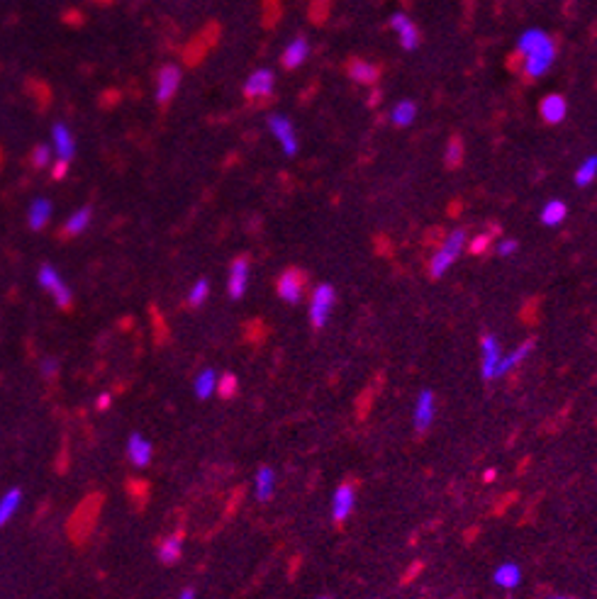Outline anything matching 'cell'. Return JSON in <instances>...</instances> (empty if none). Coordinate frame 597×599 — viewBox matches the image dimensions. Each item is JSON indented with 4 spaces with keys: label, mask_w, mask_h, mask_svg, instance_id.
<instances>
[{
    "label": "cell",
    "mask_w": 597,
    "mask_h": 599,
    "mask_svg": "<svg viewBox=\"0 0 597 599\" xmlns=\"http://www.w3.org/2000/svg\"><path fill=\"white\" fill-rule=\"evenodd\" d=\"M20 502H22V490H17V487H12V490H8L3 495V500H0V526H6L12 519V514L20 509Z\"/></svg>",
    "instance_id": "26"
},
{
    "label": "cell",
    "mask_w": 597,
    "mask_h": 599,
    "mask_svg": "<svg viewBox=\"0 0 597 599\" xmlns=\"http://www.w3.org/2000/svg\"><path fill=\"white\" fill-rule=\"evenodd\" d=\"M498 475V471H495V468H490V471H485V475H483V480L485 482H493V478Z\"/></svg>",
    "instance_id": "41"
},
{
    "label": "cell",
    "mask_w": 597,
    "mask_h": 599,
    "mask_svg": "<svg viewBox=\"0 0 597 599\" xmlns=\"http://www.w3.org/2000/svg\"><path fill=\"white\" fill-rule=\"evenodd\" d=\"M539 217H541V222L546 224V227H558V224L568 217L566 203H561V200H548L541 208V214H539Z\"/></svg>",
    "instance_id": "25"
},
{
    "label": "cell",
    "mask_w": 597,
    "mask_h": 599,
    "mask_svg": "<svg viewBox=\"0 0 597 599\" xmlns=\"http://www.w3.org/2000/svg\"><path fill=\"white\" fill-rule=\"evenodd\" d=\"M254 490H256V500L269 502L276 492V473L274 468L264 466L256 471V480H254Z\"/></svg>",
    "instance_id": "21"
},
{
    "label": "cell",
    "mask_w": 597,
    "mask_h": 599,
    "mask_svg": "<svg viewBox=\"0 0 597 599\" xmlns=\"http://www.w3.org/2000/svg\"><path fill=\"white\" fill-rule=\"evenodd\" d=\"M66 166H69V164H64V161H59V164H56L54 178H64V176H66Z\"/></svg>",
    "instance_id": "38"
},
{
    "label": "cell",
    "mask_w": 597,
    "mask_h": 599,
    "mask_svg": "<svg viewBox=\"0 0 597 599\" xmlns=\"http://www.w3.org/2000/svg\"><path fill=\"white\" fill-rule=\"evenodd\" d=\"M274 85H276V76L271 69H259L246 78L244 83V95L249 100H256V98H271L274 93Z\"/></svg>",
    "instance_id": "12"
},
{
    "label": "cell",
    "mask_w": 597,
    "mask_h": 599,
    "mask_svg": "<svg viewBox=\"0 0 597 599\" xmlns=\"http://www.w3.org/2000/svg\"><path fill=\"white\" fill-rule=\"evenodd\" d=\"M56 373H59V363H56L54 358H44V363H42V376L54 378Z\"/></svg>",
    "instance_id": "37"
},
{
    "label": "cell",
    "mask_w": 597,
    "mask_h": 599,
    "mask_svg": "<svg viewBox=\"0 0 597 599\" xmlns=\"http://www.w3.org/2000/svg\"><path fill=\"white\" fill-rule=\"evenodd\" d=\"M40 285L44 287L47 292H51V297L56 300V305L59 307H69L71 300H74V295H71L69 285L64 282V278L59 276V271H56L54 266H49V263H44V266L40 268Z\"/></svg>",
    "instance_id": "6"
},
{
    "label": "cell",
    "mask_w": 597,
    "mask_h": 599,
    "mask_svg": "<svg viewBox=\"0 0 597 599\" xmlns=\"http://www.w3.org/2000/svg\"><path fill=\"white\" fill-rule=\"evenodd\" d=\"M503 361V348L495 334H483L480 337V378L485 382L498 378V368Z\"/></svg>",
    "instance_id": "3"
},
{
    "label": "cell",
    "mask_w": 597,
    "mask_h": 599,
    "mask_svg": "<svg viewBox=\"0 0 597 599\" xmlns=\"http://www.w3.org/2000/svg\"><path fill=\"white\" fill-rule=\"evenodd\" d=\"M246 285H249V258L239 256V258H234L232 266H229V280H227L229 297H232V300L244 297Z\"/></svg>",
    "instance_id": "11"
},
{
    "label": "cell",
    "mask_w": 597,
    "mask_h": 599,
    "mask_svg": "<svg viewBox=\"0 0 597 599\" xmlns=\"http://www.w3.org/2000/svg\"><path fill=\"white\" fill-rule=\"evenodd\" d=\"M334 305H337V290H334V285L322 282V285L314 287L312 297H310V310H308L310 324H312L314 329H322L324 324L329 322V317H332Z\"/></svg>",
    "instance_id": "2"
},
{
    "label": "cell",
    "mask_w": 597,
    "mask_h": 599,
    "mask_svg": "<svg viewBox=\"0 0 597 599\" xmlns=\"http://www.w3.org/2000/svg\"><path fill=\"white\" fill-rule=\"evenodd\" d=\"M414 117H417V105H414L412 100H403V103H398L393 108V115H390V119H393L395 127H407V124H412Z\"/></svg>",
    "instance_id": "29"
},
{
    "label": "cell",
    "mask_w": 597,
    "mask_h": 599,
    "mask_svg": "<svg viewBox=\"0 0 597 599\" xmlns=\"http://www.w3.org/2000/svg\"><path fill=\"white\" fill-rule=\"evenodd\" d=\"M178 599H195V589H193V587H185L183 592H180Z\"/></svg>",
    "instance_id": "40"
},
{
    "label": "cell",
    "mask_w": 597,
    "mask_h": 599,
    "mask_svg": "<svg viewBox=\"0 0 597 599\" xmlns=\"http://www.w3.org/2000/svg\"><path fill=\"white\" fill-rule=\"evenodd\" d=\"M51 203L47 198H37L35 203L30 205V210H27V222H30V227L35 229V232H40V229H44V224L49 222L51 217Z\"/></svg>",
    "instance_id": "22"
},
{
    "label": "cell",
    "mask_w": 597,
    "mask_h": 599,
    "mask_svg": "<svg viewBox=\"0 0 597 599\" xmlns=\"http://www.w3.org/2000/svg\"><path fill=\"white\" fill-rule=\"evenodd\" d=\"M127 456H130V461L137 468H144L149 466L151 456H154V448H151V444L142 434H132L130 444H127Z\"/></svg>",
    "instance_id": "18"
},
{
    "label": "cell",
    "mask_w": 597,
    "mask_h": 599,
    "mask_svg": "<svg viewBox=\"0 0 597 599\" xmlns=\"http://www.w3.org/2000/svg\"><path fill=\"white\" fill-rule=\"evenodd\" d=\"M517 246L519 244L514 242V239H505V242L498 244V256H510V253L517 251Z\"/></svg>",
    "instance_id": "36"
},
{
    "label": "cell",
    "mask_w": 597,
    "mask_h": 599,
    "mask_svg": "<svg viewBox=\"0 0 597 599\" xmlns=\"http://www.w3.org/2000/svg\"><path fill=\"white\" fill-rule=\"evenodd\" d=\"M208 295H210V282L205 280V278H200V280L195 282L193 287H190V292H188V305H193V307H200V305H203L205 300H208Z\"/></svg>",
    "instance_id": "32"
},
{
    "label": "cell",
    "mask_w": 597,
    "mask_h": 599,
    "mask_svg": "<svg viewBox=\"0 0 597 599\" xmlns=\"http://www.w3.org/2000/svg\"><path fill=\"white\" fill-rule=\"evenodd\" d=\"M308 54H310V44H308V40H305V37H295V40L290 42L288 47H285L283 56H280V64H283V69L293 71V69H298V66H303V64H305V59H308Z\"/></svg>",
    "instance_id": "17"
},
{
    "label": "cell",
    "mask_w": 597,
    "mask_h": 599,
    "mask_svg": "<svg viewBox=\"0 0 597 599\" xmlns=\"http://www.w3.org/2000/svg\"><path fill=\"white\" fill-rule=\"evenodd\" d=\"M566 112H568V103L563 95H546V98L539 103V115L544 117V122L548 124H558L566 119Z\"/></svg>",
    "instance_id": "15"
},
{
    "label": "cell",
    "mask_w": 597,
    "mask_h": 599,
    "mask_svg": "<svg viewBox=\"0 0 597 599\" xmlns=\"http://www.w3.org/2000/svg\"><path fill=\"white\" fill-rule=\"evenodd\" d=\"M98 407H100V410H108V407H110V395H108V392L98 397Z\"/></svg>",
    "instance_id": "39"
},
{
    "label": "cell",
    "mask_w": 597,
    "mask_h": 599,
    "mask_svg": "<svg viewBox=\"0 0 597 599\" xmlns=\"http://www.w3.org/2000/svg\"><path fill=\"white\" fill-rule=\"evenodd\" d=\"M488 246H490V237H488V234H478V237L471 242V246H468V251H471V253H483Z\"/></svg>",
    "instance_id": "35"
},
{
    "label": "cell",
    "mask_w": 597,
    "mask_h": 599,
    "mask_svg": "<svg viewBox=\"0 0 597 599\" xmlns=\"http://www.w3.org/2000/svg\"><path fill=\"white\" fill-rule=\"evenodd\" d=\"M180 85V69L176 64H166L156 74V103L169 105L171 98L178 93Z\"/></svg>",
    "instance_id": "7"
},
{
    "label": "cell",
    "mask_w": 597,
    "mask_h": 599,
    "mask_svg": "<svg viewBox=\"0 0 597 599\" xmlns=\"http://www.w3.org/2000/svg\"><path fill=\"white\" fill-rule=\"evenodd\" d=\"M305 285H308V276L300 268H288L278 276L276 290H278L280 300H285L288 305H298L303 300Z\"/></svg>",
    "instance_id": "4"
},
{
    "label": "cell",
    "mask_w": 597,
    "mask_h": 599,
    "mask_svg": "<svg viewBox=\"0 0 597 599\" xmlns=\"http://www.w3.org/2000/svg\"><path fill=\"white\" fill-rule=\"evenodd\" d=\"M493 582L498 584V587H503V589L519 587V582H522V568H519L517 563H512V560H507V563H503V565H498V568H495Z\"/></svg>",
    "instance_id": "20"
},
{
    "label": "cell",
    "mask_w": 597,
    "mask_h": 599,
    "mask_svg": "<svg viewBox=\"0 0 597 599\" xmlns=\"http://www.w3.org/2000/svg\"><path fill=\"white\" fill-rule=\"evenodd\" d=\"M51 137H54V146H56V156H59V161L71 164V159L76 156V142H74L71 129L66 127L64 122H56L54 127H51Z\"/></svg>",
    "instance_id": "14"
},
{
    "label": "cell",
    "mask_w": 597,
    "mask_h": 599,
    "mask_svg": "<svg viewBox=\"0 0 597 599\" xmlns=\"http://www.w3.org/2000/svg\"><path fill=\"white\" fill-rule=\"evenodd\" d=\"M434 414H437V397H434L432 390H422L417 395V402H414V414H412L414 429L419 434H424L432 426Z\"/></svg>",
    "instance_id": "10"
},
{
    "label": "cell",
    "mask_w": 597,
    "mask_h": 599,
    "mask_svg": "<svg viewBox=\"0 0 597 599\" xmlns=\"http://www.w3.org/2000/svg\"><path fill=\"white\" fill-rule=\"evenodd\" d=\"M595 178H597V156H587L580 169L575 171V185L578 188H587Z\"/></svg>",
    "instance_id": "31"
},
{
    "label": "cell",
    "mask_w": 597,
    "mask_h": 599,
    "mask_svg": "<svg viewBox=\"0 0 597 599\" xmlns=\"http://www.w3.org/2000/svg\"><path fill=\"white\" fill-rule=\"evenodd\" d=\"M353 507H356V487L351 482H342L332 497V519L337 524H344L351 516Z\"/></svg>",
    "instance_id": "8"
},
{
    "label": "cell",
    "mask_w": 597,
    "mask_h": 599,
    "mask_svg": "<svg viewBox=\"0 0 597 599\" xmlns=\"http://www.w3.org/2000/svg\"><path fill=\"white\" fill-rule=\"evenodd\" d=\"M217 380L219 376L212 371V368H203V371L195 376V395L200 397V400H208V397H212V392H217Z\"/></svg>",
    "instance_id": "23"
},
{
    "label": "cell",
    "mask_w": 597,
    "mask_h": 599,
    "mask_svg": "<svg viewBox=\"0 0 597 599\" xmlns=\"http://www.w3.org/2000/svg\"><path fill=\"white\" fill-rule=\"evenodd\" d=\"M534 339H527L524 344H519L517 348H514L512 353H507V356H503V361H500V368H498V378H505L510 371H514V368L519 366L522 361H527L529 356H532L534 351Z\"/></svg>",
    "instance_id": "19"
},
{
    "label": "cell",
    "mask_w": 597,
    "mask_h": 599,
    "mask_svg": "<svg viewBox=\"0 0 597 599\" xmlns=\"http://www.w3.org/2000/svg\"><path fill=\"white\" fill-rule=\"evenodd\" d=\"M444 164H446V169H451V171L463 164V139L458 137V134H453V137L448 139L446 151H444Z\"/></svg>",
    "instance_id": "30"
},
{
    "label": "cell",
    "mask_w": 597,
    "mask_h": 599,
    "mask_svg": "<svg viewBox=\"0 0 597 599\" xmlns=\"http://www.w3.org/2000/svg\"><path fill=\"white\" fill-rule=\"evenodd\" d=\"M217 392L219 397H224V400H232L234 395H237V378L234 376H224L217 380Z\"/></svg>",
    "instance_id": "33"
},
{
    "label": "cell",
    "mask_w": 597,
    "mask_h": 599,
    "mask_svg": "<svg viewBox=\"0 0 597 599\" xmlns=\"http://www.w3.org/2000/svg\"><path fill=\"white\" fill-rule=\"evenodd\" d=\"M180 550H183V539H180L178 534L169 536V539H164V541L159 543V558H161V563H166V565L176 563V560L180 558Z\"/></svg>",
    "instance_id": "27"
},
{
    "label": "cell",
    "mask_w": 597,
    "mask_h": 599,
    "mask_svg": "<svg viewBox=\"0 0 597 599\" xmlns=\"http://www.w3.org/2000/svg\"><path fill=\"white\" fill-rule=\"evenodd\" d=\"M49 161H51V149L47 144L35 146V151H32V166L35 169H44V166H49Z\"/></svg>",
    "instance_id": "34"
},
{
    "label": "cell",
    "mask_w": 597,
    "mask_h": 599,
    "mask_svg": "<svg viewBox=\"0 0 597 599\" xmlns=\"http://www.w3.org/2000/svg\"><path fill=\"white\" fill-rule=\"evenodd\" d=\"M269 129L276 134V139L280 142V146H283L285 154L288 156L298 154V137H295V127L288 117H283V115H271Z\"/></svg>",
    "instance_id": "9"
},
{
    "label": "cell",
    "mask_w": 597,
    "mask_h": 599,
    "mask_svg": "<svg viewBox=\"0 0 597 599\" xmlns=\"http://www.w3.org/2000/svg\"><path fill=\"white\" fill-rule=\"evenodd\" d=\"M346 74L351 81L356 83H376L380 78V66L371 64V61H364V59H348L346 64Z\"/></svg>",
    "instance_id": "16"
},
{
    "label": "cell",
    "mask_w": 597,
    "mask_h": 599,
    "mask_svg": "<svg viewBox=\"0 0 597 599\" xmlns=\"http://www.w3.org/2000/svg\"><path fill=\"white\" fill-rule=\"evenodd\" d=\"M90 219H93V210H90V208L76 210V212L71 214L69 219H66L64 234H66V237H78V234H83L85 229H88Z\"/></svg>",
    "instance_id": "24"
},
{
    "label": "cell",
    "mask_w": 597,
    "mask_h": 599,
    "mask_svg": "<svg viewBox=\"0 0 597 599\" xmlns=\"http://www.w3.org/2000/svg\"><path fill=\"white\" fill-rule=\"evenodd\" d=\"M548 599H573V597H548Z\"/></svg>",
    "instance_id": "42"
},
{
    "label": "cell",
    "mask_w": 597,
    "mask_h": 599,
    "mask_svg": "<svg viewBox=\"0 0 597 599\" xmlns=\"http://www.w3.org/2000/svg\"><path fill=\"white\" fill-rule=\"evenodd\" d=\"M390 27L398 32L400 47H403V49L412 51V49H417V47H419V30H417V25H414V22L410 20L407 15H403V12L393 15V17H390Z\"/></svg>",
    "instance_id": "13"
},
{
    "label": "cell",
    "mask_w": 597,
    "mask_h": 599,
    "mask_svg": "<svg viewBox=\"0 0 597 599\" xmlns=\"http://www.w3.org/2000/svg\"><path fill=\"white\" fill-rule=\"evenodd\" d=\"M546 40H548L546 32H541V30H527V32H524V35L517 40V51H519L522 56H527V54H532L534 49H539V47H541Z\"/></svg>",
    "instance_id": "28"
},
{
    "label": "cell",
    "mask_w": 597,
    "mask_h": 599,
    "mask_svg": "<svg viewBox=\"0 0 597 599\" xmlns=\"http://www.w3.org/2000/svg\"><path fill=\"white\" fill-rule=\"evenodd\" d=\"M317 599H332V597H317Z\"/></svg>",
    "instance_id": "43"
},
{
    "label": "cell",
    "mask_w": 597,
    "mask_h": 599,
    "mask_svg": "<svg viewBox=\"0 0 597 599\" xmlns=\"http://www.w3.org/2000/svg\"><path fill=\"white\" fill-rule=\"evenodd\" d=\"M466 242H468V232L466 229H453L451 234H448L446 239H444V244L439 246V251L432 256V261H429V276L432 278H442L444 273L448 271V268L453 266V261H456L458 256H461V251L466 248Z\"/></svg>",
    "instance_id": "1"
},
{
    "label": "cell",
    "mask_w": 597,
    "mask_h": 599,
    "mask_svg": "<svg viewBox=\"0 0 597 599\" xmlns=\"http://www.w3.org/2000/svg\"><path fill=\"white\" fill-rule=\"evenodd\" d=\"M553 61H556V42L548 37L539 49L524 56V74H527V78H539L551 69Z\"/></svg>",
    "instance_id": "5"
}]
</instances>
